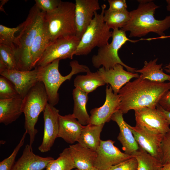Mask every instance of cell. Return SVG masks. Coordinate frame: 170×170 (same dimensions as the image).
Returning <instances> with one entry per match:
<instances>
[{
  "label": "cell",
  "instance_id": "obj_1",
  "mask_svg": "<svg viewBox=\"0 0 170 170\" xmlns=\"http://www.w3.org/2000/svg\"><path fill=\"white\" fill-rule=\"evenodd\" d=\"M170 89V82H159L140 76L129 82L119 90V110L123 114L129 110L149 107L156 108L161 99Z\"/></svg>",
  "mask_w": 170,
  "mask_h": 170
},
{
  "label": "cell",
  "instance_id": "obj_2",
  "mask_svg": "<svg viewBox=\"0 0 170 170\" xmlns=\"http://www.w3.org/2000/svg\"><path fill=\"white\" fill-rule=\"evenodd\" d=\"M138 8L130 12V18L126 25L121 28L123 31H129V37H140L150 32L160 37L165 36L164 31L170 28V15L161 20L156 19L154 14L159 6L152 0H138Z\"/></svg>",
  "mask_w": 170,
  "mask_h": 170
},
{
  "label": "cell",
  "instance_id": "obj_3",
  "mask_svg": "<svg viewBox=\"0 0 170 170\" xmlns=\"http://www.w3.org/2000/svg\"><path fill=\"white\" fill-rule=\"evenodd\" d=\"M45 13L35 4L30 9L26 20L20 24L19 33L14 42L15 57L19 70H32L30 61V50L34 41L40 30Z\"/></svg>",
  "mask_w": 170,
  "mask_h": 170
},
{
  "label": "cell",
  "instance_id": "obj_4",
  "mask_svg": "<svg viewBox=\"0 0 170 170\" xmlns=\"http://www.w3.org/2000/svg\"><path fill=\"white\" fill-rule=\"evenodd\" d=\"M42 26L48 45L58 39L76 36L75 3L61 1L55 10L45 13Z\"/></svg>",
  "mask_w": 170,
  "mask_h": 170
},
{
  "label": "cell",
  "instance_id": "obj_5",
  "mask_svg": "<svg viewBox=\"0 0 170 170\" xmlns=\"http://www.w3.org/2000/svg\"><path fill=\"white\" fill-rule=\"evenodd\" d=\"M60 60H56L44 67H37L38 69V78L39 81L43 83L47 94L48 103L54 106L58 103L59 94L58 91L61 85L66 80H70L72 76L80 73L86 72L90 70L86 65L80 64L78 61H71L70 65L71 68L70 73L63 76L59 70Z\"/></svg>",
  "mask_w": 170,
  "mask_h": 170
},
{
  "label": "cell",
  "instance_id": "obj_6",
  "mask_svg": "<svg viewBox=\"0 0 170 170\" xmlns=\"http://www.w3.org/2000/svg\"><path fill=\"white\" fill-rule=\"evenodd\" d=\"M48 99L43 82H38L23 99V111L25 116L24 128L30 137L32 146L38 132L35 126L40 113L43 112Z\"/></svg>",
  "mask_w": 170,
  "mask_h": 170
},
{
  "label": "cell",
  "instance_id": "obj_7",
  "mask_svg": "<svg viewBox=\"0 0 170 170\" xmlns=\"http://www.w3.org/2000/svg\"><path fill=\"white\" fill-rule=\"evenodd\" d=\"M106 6L105 4L101 5L100 14L97 11L95 12L94 18L81 39L74 55H87L95 47L99 48L109 44L112 31H110L104 20Z\"/></svg>",
  "mask_w": 170,
  "mask_h": 170
},
{
  "label": "cell",
  "instance_id": "obj_8",
  "mask_svg": "<svg viewBox=\"0 0 170 170\" xmlns=\"http://www.w3.org/2000/svg\"><path fill=\"white\" fill-rule=\"evenodd\" d=\"M112 40L110 44L99 48L97 53L92 58V62L96 68L102 66L105 70H108L116 64H119L125 67L128 71L135 73V68L126 65L121 60L118 51L127 41L136 42L138 40H131L128 38L126 32L118 29L112 31Z\"/></svg>",
  "mask_w": 170,
  "mask_h": 170
},
{
  "label": "cell",
  "instance_id": "obj_9",
  "mask_svg": "<svg viewBox=\"0 0 170 170\" xmlns=\"http://www.w3.org/2000/svg\"><path fill=\"white\" fill-rule=\"evenodd\" d=\"M80 40L76 36H72L51 42L46 47L36 67L46 66L57 60L72 59Z\"/></svg>",
  "mask_w": 170,
  "mask_h": 170
},
{
  "label": "cell",
  "instance_id": "obj_10",
  "mask_svg": "<svg viewBox=\"0 0 170 170\" xmlns=\"http://www.w3.org/2000/svg\"><path fill=\"white\" fill-rule=\"evenodd\" d=\"M134 111L136 125L163 135L170 130L167 120L156 108L145 107Z\"/></svg>",
  "mask_w": 170,
  "mask_h": 170
},
{
  "label": "cell",
  "instance_id": "obj_11",
  "mask_svg": "<svg viewBox=\"0 0 170 170\" xmlns=\"http://www.w3.org/2000/svg\"><path fill=\"white\" fill-rule=\"evenodd\" d=\"M114 143L111 140H100L96 151L97 157L94 163L95 167L100 170H106L112 166L133 157L121 152L114 145Z\"/></svg>",
  "mask_w": 170,
  "mask_h": 170
},
{
  "label": "cell",
  "instance_id": "obj_12",
  "mask_svg": "<svg viewBox=\"0 0 170 170\" xmlns=\"http://www.w3.org/2000/svg\"><path fill=\"white\" fill-rule=\"evenodd\" d=\"M129 126L139 146L162 162L161 143L163 135L136 125L134 127L129 125Z\"/></svg>",
  "mask_w": 170,
  "mask_h": 170
},
{
  "label": "cell",
  "instance_id": "obj_13",
  "mask_svg": "<svg viewBox=\"0 0 170 170\" xmlns=\"http://www.w3.org/2000/svg\"><path fill=\"white\" fill-rule=\"evenodd\" d=\"M44 129L42 141L38 147L41 152L50 151L55 139L58 138L59 130V110L48 103L43 111Z\"/></svg>",
  "mask_w": 170,
  "mask_h": 170
},
{
  "label": "cell",
  "instance_id": "obj_14",
  "mask_svg": "<svg viewBox=\"0 0 170 170\" xmlns=\"http://www.w3.org/2000/svg\"><path fill=\"white\" fill-rule=\"evenodd\" d=\"M38 72V68L36 67L34 69L28 71L6 69L0 71V74L12 83L23 99L30 90L39 81Z\"/></svg>",
  "mask_w": 170,
  "mask_h": 170
},
{
  "label": "cell",
  "instance_id": "obj_15",
  "mask_svg": "<svg viewBox=\"0 0 170 170\" xmlns=\"http://www.w3.org/2000/svg\"><path fill=\"white\" fill-rule=\"evenodd\" d=\"M106 99L103 105L90 111L89 124L95 125L105 124L109 122L112 115L119 110L120 99L118 94H115L111 88L106 86Z\"/></svg>",
  "mask_w": 170,
  "mask_h": 170
},
{
  "label": "cell",
  "instance_id": "obj_16",
  "mask_svg": "<svg viewBox=\"0 0 170 170\" xmlns=\"http://www.w3.org/2000/svg\"><path fill=\"white\" fill-rule=\"evenodd\" d=\"M100 9L98 0H76L75 3L76 36L81 39L90 24L95 11Z\"/></svg>",
  "mask_w": 170,
  "mask_h": 170
},
{
  "label": "cell",
  "instance_id": "obj_17",
  "mask_svg": "<svg viewBox=\"0 0 170 170\" xmlns=\"http://www.w3.org/2000/svg\"><path fill=\"white\" fill-rule=\"evenodd\" d=\"M97 71L105 83L110 84L114 93L116 94H118L120 90L131 79L138 78L140 76L137 73L125 70L123 66L119 64L108 70L102 67Z\"/></svg>",
  "mask_w": 170,
  "mask_h": 170
},
{
  "label": "cell",
  "instance_id": "obj_18",
  "mask_svg": "<svg viewBox=\"0 0 170 170\" xmlns=\"http://www.w3.org/2000/svg\"><path fill=\"white\" fill-rule=\"evenodd\" d=\"M54 159L51 156L42 157L36 155L33 152L32 146L27 144L11 170H43Z\"/></svg>",
  "mask_w": 170,
  "mask_h": 170
},
{
  "label": "cell",
  "instance_id": "obj_19",
  "mask_svg": "<svg viewBox=\"0 0 170 170\" xmlns=\"http://www.w3.org/2000/svg\"><path fill=\"white\" fill-rule=\"evenodd\" d=\"M123 114L118 110L112 116L111 120L116 122L119 127L120 132L118 140L122 145V149L125 153L132 156L140 148L135 140L129 124L124 120Z\"/></svg>",
  "mask_w": 170,
  "mask_h": 170
},
{
  "label": "cell",
  "instance_id": "obj_20",
  "mask_svg": "<svg viewBox=\"0 0 170 170\" xmlns=\"http://www.w3.org/2000/svg\"><path fill=\"white\" fill-rule=\"evenodd\" d=\"M83 127L72 114L60 115L58 137L69 144H73L77 141Z\"/></svg>",
  "mask_w": 170,
  "mask_h": 170
},
{
  "label": "cell",
  "instance_id": "obj_21",
  "mask_svg": "<svg viewBox=\"0 0 170 170\" xmlns=\"http://www.w3.org/2000/svg\"><path fill=\"white\" fill-rule=\"evenodd\" d=\"M69 148L76 169L85 170L95 167L94 163L97 157L96 151L83 146L79 143L70 145Z\"/></svg>",
  "mask_w": 170,
  "mask_h": 170
},
{
  "label": "cell",
  "instance_id": "obj_22",
  "mask_svg": "<svg viewBox=\"0 0 170 170\" xmlns=\"http://www.w3.org/2000/svg\"><path fill=\"white\" fill-rule=\"evenodd\" d=\"M23 111V99H0V122L7 125L15 121Z\"/></svg>",
  "mask_w": 170,
  "mask_h": 170
},
{
  "label": "cell",
  "instance_id": "obj_23",
  "mask_svg": "<svg viewBox=\"0 0 170 170\" xmlns=\"http://www.w3.org/2000/svg\"><path fill=\"white\" fill-rule=\"evenodd\" d=\"M104 124H89L83 126L77 142L83 146L96 151L100 143V134Z\"/></svg>",
  "mask_w": 170,
  "mask_h": 170
},
{
  "label": "cell",
  "instance_id": "obj_24",
  "mask_svg": "<svg viewBox=\"0 0 170 170\" xmlns=\"http://www.w3.org/2000/svg\"><path fill=\"white\" fill-rule=\"evenodd\" d=\"M157 60L156 58L149 62L145 61L143 68L136 70L135 72L141 73L140 76L143 79L159 82H165L167 80L170 81V75L164 72L162 64H157Z\"/></svg>",
  "mask_w": 170,
  "mask_h": 170
},
{
  "label": "cell",
  "instance_id": "obj_25",
  "mask_svg": "<svg viewBox=\"0 0 170 170\" xmlns=\"http://www.w3.org/2000/svg\"><path fill=\"white\" fill-rule=\"evenodd\" d=\"M72 94L74 101L72 114L82 125L86 126L89 124L90 116L86 109L88 98V94L77 88L73 90Z\"/></svg>",
  "mask_w": 170,
  "mask_h": 170
},
{
  "label": "cell",
  "instance_id": "obj_26",
  "mask_svg": "<svg viewBox=\"0 0 170 170\" xmlns=\"http://www.w3.org/2000/svg\"><path fill=\"white\" fill-rule=\"evenodd\" d=\"M105 84L97 71L93 72L90 71L85 75H77L74 80L75 88H80L87 94Z\"/></svg>",
  "mask_w": 170,
  "mask_h": 170
},
{
  "label": "cell",
  "instance_id": "obj_27",
  "mask_svg": "<svg viewBox=\"0 0 170 170\" xmlns=\"http://www.w3.org/2000/svg\"><path fill=\"white\" fill-rule=\"evenodd\" d=\"M132 156L137 161V170H161L163 166L161 161L140 147Z\"/></svg>",
  "mask_w": 170,
  "mask_h": 170
},
{
  "label": "cell",
  "instance_id": "obj_28",
  "mask_svg": "<svg viewBox=\"0 0 170 170\" xmlns=\"http://www.w3.org/2000/svg\"><path fill=\"white\" fill-rule=\"evenodd\" d=\"M130 12L127 9L120 11H111L108 9L104 12V22L110 29L122 28L130 19Z\"/></svg>",
  "mask_w": 170,
  "mask_h": 170
},
{
  "label": "cell",
  "instance_id": "obj_29",
  "mask_svg": "<svg viewBox=\"0 0 170 170\" xmlns=\"http://www.w3.org/2000/svg\"><path fill=\"white\" fill-rule=\"evenodd\" d=\"M48 45L45 33L42 25L35 38L30 50V61L32 69L35 67L37 62L40 59Z\"/></svg>",
  "mask_w": 170,
  "mask_h": 170
},
{
  "label": "cell",
  "instance_id": "obj_30",
  "mask_svg": "<svg viewBox=\"0 0 170 170\" xmlns=\"http://www.w3.org/2000/svg\"><path fill=\"white\" fill-rule=\"evenodd\" d=\"M75 168L69 148L65 149L56 159L51 161L46 170H71Z\"/></svg>",
  "mask_w": 170,
  "mask_h": 170
},
{
  "label": "cell",
  "instance_id": "obj_31",
  "mask_svg": "<svg viewBox=\"0 0 170 170\" xmlns=\"http://www.w3.org/2000/svg\"><path fill=\"white\" fill-rule=\"evenodd\" d=\"M0 63L9 70H18L14 50L7 46L0 44Z\"/></svg>",
  "mask_w": 170,
  "mask_h": 170
},
{
  "label": "cell",
  "instance_id": "obj_32",
  "mask_svg": "<svg viewBox=\"0 0 170 170\" xmlns=\"http://www.w3.org/2000/svg\"><path fill=\"white\" fill-rule=\"evenodd\" d=\"M14 98L22 99L12 83L5 77L1 76L0 99Z\"/></svg>",
  "mask_w": 170,
  "mask_h": 170
},
{
  "label": "cell",
  "instance_id": "obj_33",
  "mask_svg": "<svg viewBox=\"0 0 170 170\" xmlns=\"http://www.w3.org/2000/svg\"><path fill=\"white\" fill-rule=\"evenodd\" d=\"M20 28V25L16 27L12 28L0 25V44L7 46L14 50V35Z\"/></svg>",
  "mask_w": 170,
  "mask_h": 170
},
{
  "label": "cell",
  "instance_id": "obj_34",
  "mask_svg": "<svg viewBox=\"0 0 170 170\" xmlns=\"http://www.w3.org/2000/svg\"><path fill=\"white\" fill-rule=\"evenodd\" d=\"M27 132L25 131L19 142L14 149L12 153L8 157L0 162V170H11L15 162V158L20 148L23 145Z\"/></svg>",
  "mask_w": 170,
  "mask_h": 170
},
{
  "label": "cell",
  "instance_id": "obj_35",
  "mask_svg": "<svg viewBox=\"0 0 170 170\" xmlns=\"http://www.w3.org/2000/svg\"><path fill=\"white\" fill-rule=\"evenodd\" d=\"M163 165L170 163V129L163 135L161 143Z\"/></svg>",
  "mask_w": 170,
  "mask_h": 170
},
{
  "label": "cell",
  "instance_id": "obj_36",
  "mask_svg": "<svg viewBox=\"0 0 170 170\" xmlns=\"http://www.w3.org/2000/svg\"><path fill=\"white\" fill-rule=\"evenodd\" d=\"M35 4L42 12L45 13L51 12L59 6L60 0H35Z\"/></svg>",
  "mask_w": 170,
  "mask_h": 170
},
{
  "label": "cell",
  "instance_id": "obj_37",
  "mask_svg": "<svg viewBox=\"0 0 170 170\" xmlns=\"http://www.w3.org/2000/svg\"><path fill=\"white\" fill-rule=\"evenodd\" d=\"M138 162L134 157L112 166L106 170H137Z\"/></svg>",
  "mask_w": 170,
  "mask_h": 170
},
{
  "label": "cell",
  "instance_id": "obj_38",
  "mask_svg": "<svg viewBox=\"0 0 170 170\" xmlns=\"http://www.w3.org/2000/svg\"><path fill=\"white\" fill-rule=\"evenodd\" d=\"M109 7L108 9L111 11H120L127 10V6L125 0H108Z\"/></svg>",
  "mask_w": 170,
  "mask_h": 170
},
{
  "label": "cell",
  "instance_id": "obj_39",
  "mask_svg": "<svg viewBox=\"0 0 170 170\" xmlns=\"http://www.w3.org/2000/svg\"><path fill=\"white\" fill-rule=\"evenodd\" d=\"M158 104L163 109L170 112V89L162 98Z\"/></svg>",
  "mask_w": 170,
  "mask_h": 170
},
{
  "label": "cell",
  "instance_id": "obj_40",
  "mask_svg": "<svg viewBox=\"0 0 170 170\" xmlns=\"http://www.w3.org/2000/svg\"><path fill=\"white\" fill-rule=\"evenodd\" d=\"M156 108L163 114L167 120L170 125V112L163 109L159 104L157 105Z\"/></svg>",
  "mask_w": 170,
  "mask_h": 170
},
{
  "label": "cell",
  "instance_id": "obj_41",
  "mask_svg": "<svg viewBox=\"0 0 170 170\" xmlns=\"http://www.w3.org/2000/svg\"><path fill=\"white\" fill-rule=\"evenodd\" d=\"M163 69L166 72L170 74V62L165 65Z\"/></svg>",
  "mask_w": 170,
  "mask_h": 170
},
{
  "label": "cell",
  "instance_id": "obj_42",
  "mask_svg": "<svg viewBox=\"0 0 170 170\" xmlns=\"http://www.w3.org/2000/svg\"><path fill=\"white\" fill-rule=\"evenodd\" d=\"M161 170H170V163L163 165Z\"/></svg>",
  "mask_w": 170,
  "mask_h": 170
},
{
  "label": "cell",
  "instance_id": "obj_43",
  "mask_svg": "<svg viewBox=\"0 0 170 170\" xmlns=\"http://www.w3.org/2000/svg\"><path fill=\"white\" fill-rule=\"evenodd\" d=\"M167 5L166 7L167 10L170 11V0H167Z\"/></svg>",
  "mask_w": 170,
  "mask_h": 170
},
{
  "label": "cell",
  "instance_id": "obj_44",
  "mask_svg": "<svg viewBox=\"0 0 170 170\" xmlns=\"http://www.w3.org/2000/svg\"><path fill=\"white\" fill-rule=\"evenodd\" d=\"M75 170H79L77 169H76ZM100 170L96 167H94V168H92V169H87V170Z\"/></svg>",
  "mask_w": 170,
  "mask_h": 170
}]
</instances>
